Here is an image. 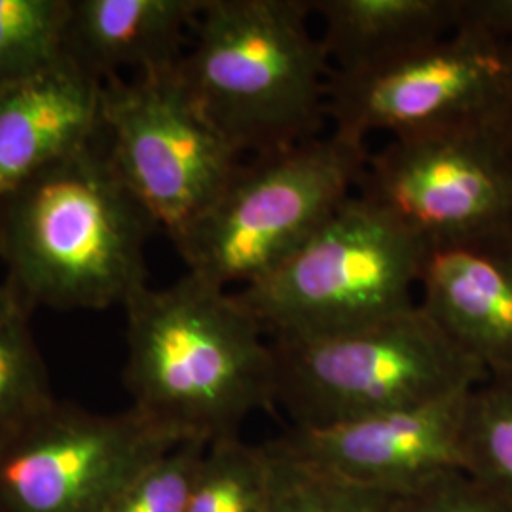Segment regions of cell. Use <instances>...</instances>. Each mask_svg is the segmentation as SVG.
<instances>
[{"label":"cell","instance_id":"5","mask_svg":"<svg viewBox=\"0 0 512 512\" xmlns=\"http://www.w3.org/2000/svg\"><path fill=\"white\" fill-rule=\"evenodd\" d=\"M368 156V145L329 129L245 158L211 207L171 239L186 272L222 289L274 272L357 194Z\"/></svg>","mask_w":512,"mask_h":512},{"label":"cell","instance_id":"19","mask_svg":"<svg viewBox=\"0 0 512 512\" xmlns=\"http://www.w3.org/2000/svg\"><path fill=\"white\" fill-rule=\"evenodd\" d=\"M69 0H0V88L61 61Z\"/></svg>","mask_w":512,"mask_h":512},{"label":"cell","instance_id":"22","mask_svg":"<svg viewBox=\"0 0 512 512\" xmlns=\"http://www.w3.org/2000/svg\"><path fill=\"white\" fill-rule=\"evenodd\" d=\"M389 512H512V505L465 469H456L395 495Z\"/></svg>","mask_w":512,"mask_h":512},{"label":"cell","instance_id":"17","mask_svg":"<svg viewBox=\"0 0 512 512\" xmlns=\"http://www.w3.org/2000/svg\"><path fill=\"white\" fill-rule=\"evenodd\" d=\"M274 456L270 446L238 437L207 446L186 512H270Z\"/></svg>","mask_w":512,"mask_h":512},{"label":"cell","instance_id":"10","mask_svg":"<svg viewBox=\"0 0 512 512\" xmlns=\"http://www.w3.org/2000/svg\"><path fill=\"white\" fill-rule=\"evenodd\" d=\"M179 442L131 408L95 414L55 401L0 446V512H103Z\"/></svg>","mask_w":512,"mask_h":512},{"label":"cell","instance_id":"4","mask_svg":"<svg viewBox=\"0 0 512 512\" xmlns=\"http://www.w3.org/2000/svg\"><path fill=\"white\" fill-rule=\"evenodd\" d=\"M427 253L416 232L355 194L274 272L234 293L272 342L327 338L416 308Z\"/></svg>","mask_w":512,"mask_h":512},{"label":"cell","instance_id":"18","mask_svg":"<svg viewBox=\"0 0 512 512\" xmlns=\"http://www.w3.org/2000/svg\"><path fill=\"white\" fill-rule=\"evenodd\" d=\"M463 469L512 505V370L488 374L469 393Z\"/></svg>","mask_w":512,"mask_h":512},{"label":"cell","instance_id":"9","mask_svg":"<svg viewBox=\"0 0 512 512\" xmlns=\"http://www.w3.org/2000/svg\"><path fill=\"white\" fill-rule=\"evenodd\" d=\"M427 245L512 238V141L501 124L393 137L357 188Z\"/></svg>","mask_w":512,"mask_h":512},{"label":"cell","instance_id":"2","mask_svg":"<svg viewBox=\"0 0 512 512\" xmlns=\"http://www.w3.org/2000/svg\"><path fill=\"white\" fill-rule=\"evenodd\" d=\"M156 230L103 139L0 200L6 281L31 308H124L148 287L145 247Z\"/></svg>","mask_w":512,"mask_h":512},{"label":"cell","instance_id":"21","mask_svg":"<svg viewBox=\"0 0 512 512\" xmlns=\"http://www.w3.org/2000/svg\"><path fill=\"white\" fill-rule=\"evenodd\" d=\"M207 446L200 440L175 444L133 476L103 512H186Z\"/></svg>","mask_w":512,"mask_h":512},{"label":"cell","instance_id":"6","mask_svg":"<svg viewBox=\"0 0 512 512\" xmlns=\"http://www.w3.org/2000/svg\"><path fill=\"white\" fill-rule=\"evenodd\" d=\"M272 348L275 406L296 429L439 401L488 376L420 304L365 329Z\"/></svg>","mask_w":512,"mask_h":512},{"label":"cell","instance_id":"8","mask_svg":"<svg viewBox=\"0 0 512 512\" xmlns=\"http://www.w3.org/2000/svg\"><path fill=\"white\" fill-rule=\"evenodd\" d=\"M511 103V42L456 29L378 67L332 71L329 129L368 145L374 133L393 139L501 124Z\"/></svg>","mask_w":512,"mask_h":512},{"label":"cell","instance_id":"20","mask_svg":"<svg viewBox=\"0 0 512 512\" xmlns=\"http://www.w3.org/2000/svg\"><path fill=\"white\" fill-rule=\"evenodd\" d=\"M274 456V492L270 512H389L393 495L366 490L319 469L283 456L266 442Z\"/></svg>","mask_w":512,"mask_h":512},{"label":"cell","instance_id":"13","mask_svg":"<svg viewBox=\"0 0 512 512\" xmlns=\"http://www.w3.org/2000/svg\"><path fill=\"white\" fill-rule=\"evenodd\" d=\"M103 86L63 57L0 88V200L101 139Z\"/></svg>","mask_w":512,"mask_h":512},{"label":"cell","instance_id":"3","mask_svg":"<svg viewBox=\"0 0 512 512\" xmlns=\"http://www.w3.org/2000/svg\"><path fill=\"white\" fill-rule=\"evenodd\" d=\"M310 0H205L179 63L184 86L243 158L329 131L332 63Z\"/></svg>","mask_w":512,"mask_h":512},{"label":"cell","instance_id":"11","mask_svg":"<svg viewBox=\"0 0 512 512\" xmlns=\"http://www.w3.org/2000/svg\"><path fill=\"white\" fill-rule=\"evenodd\" d=\"M471 391L321 429L289 427L270 444L327 475L395 497L463 469Z\"/></svg>","mask_w":512,"mask_h":512},{"label":"cell","instance_id":"12","mask_svg":"<svg viewBox=\"0 0 512 512\" xmlns=\"http://www.w3.org/2000/svg\"><path fill=\"white\" fill-rule=\"evenodd\" d=\"M420 304L486 374L512 370V238L431 247Z\"/></svg>","mask_w":512,"mask_h":512},{"label":"cell","instance_id":"7","mask_svg":"<svg viewBox=\"0 0 512 512\" xmlns=\"http://www.w3.org/2000/svg\"><path fill=\"white\" fill-rule=\"evenodd\" d=\"M177 67L103 86L110 162L169 239L211 207L245 160L203 114Z\"/></svg>","mask_w":512,"mask_h":512},{"label":"cell","instance_id":"24","mask_svg":"<svg viewBox=\"0 0 512 512\" xmlns=\"http://www.w3.org/2000/svg\"><path fill=\"white\" fill-rule=\"evenodd\" d=\"M503 126H505V131L509 133V137H511L512 141V103L511 109L507 112V116H505V120H503Z\"/></svg>","mask_w":512,"mask_h":512},{"label":"cell","instance_id":"14","mask_svg":"<svg viewBox=\"0 0 512 512\" xmlns=\"http://www.w3.org/2000/svg\"><path fill=\"white\" fill-rule=\"evenodd\" d=\"M205 0H69L63 55L101 82L175 69Z\"/></svg>","mask_w":512,"mask_h":512},{"label":"cell","instance_id":"15","mask_svg":"<svg viewBox=\"0 0 512 512\" xmlns=\"http://www.w3.org/2000/svg\"><path fill=\"white\" fill-rule=\"evenodd\" d=\"M332 71L357 73L454 31L456 0H310Z\"/></svg>","mask_w":512,"mask_h":512},{"label":"cell","instance_id":"16","mask_svg":"<svg viewBox=\"0 0 512 512\" xmlns=\"http://www.w3.org/2000/svg\"><path fill=\"white\" fill-rule=\"evenodd\" d=\"M31 310L6 279L0 281V446L55 403Z\"/></svg>","mask_w":512,"mask_h":512},{"label":"cell","instance_id":"23","mask_svg":"<svg viewBox=\"0 0 512 512\" xmlns=\"http://www.w3.org/2000/svg\"><path fill=\"white\" fill-rule=\"evenodd\" d=\"M456 29L512 44V0H456Z\"/></svg>","mask_w":512,"mask_h":512},{"label":"cell","instance_id":"1","mask_svg":"<svg viewBox=\"0 0 512 512\" xmlns=\"http://www.w3.org/2000/svg\"><path fill=\"white\" fill-rule=\"evenodd\" d=\"M124 310L131 410L165 435L211 444L275 408L272 340L234 291L186 272Z\"/></svg>","mask_w":512,"mask_h":512}]
</instances>
